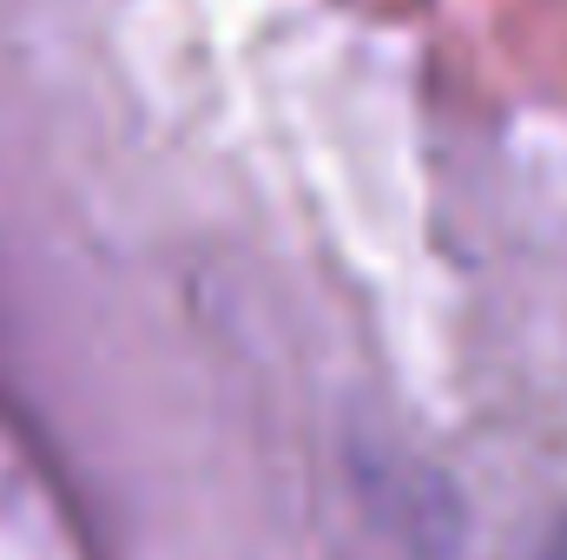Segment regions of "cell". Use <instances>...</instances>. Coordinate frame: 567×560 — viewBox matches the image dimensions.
<instances>
[{"instance_id": "cell-1", "label": "cell", "mask_w": 567, "mask_h": 560, "mask_svg": "<svg viewBox=\"0 0 567 560\" xmlns=\"http://www.w3.org/2000/svg\"><path fill=\"white\" fill-rule=\"evenodd\" d=\"M548 560H567V541H561V548H555V554H548Z\"/></svg>"}]
</instances>
